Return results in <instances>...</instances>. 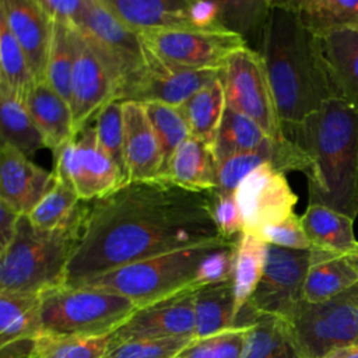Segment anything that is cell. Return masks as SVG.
<instances>
[{
	"mask_svg": "<svg viewBox=\"0 0 358 358\" xmlns=\"http://www.w3.org/2000/svg\"><path fill=\"white\" fill-rule=\"evenodd\" d=\"M227 242L215 225L210 193L186 190L165 178L129 182L94 200L64 284L175 250Z\"/></svg>",
	"mask_w": 358,
	"mask_h": 358,
	"instance_id": "6da1fadb",
	"label": "cell"
},
{
	"mask_svg": "<svg viewBox=\"0 0 358 358\" xmlns=\"http://www.w3.org/2000/svg\"><path fill=\"white\" fill-rule=\"evenodd\" d=\"M259 53L284 134L338 98L322 38L302 24L288 0H271Z\"/></svg>",
	"mask_w": 358,
	"mask_h": 358,
	"instance_id": "7a4b0ae2",
	"label": "cell"
},
{
	"mask_svg": "<svg viewBox=\"0 0 358 358\" xmlns=\"http://www.w3.org/2000/svg\"><path fill=\"white\" fill-rule=\"evenodd\" d=\"M312 161L308 204L358 217V112L343 99L326 102L285 133Z\"/></svg>",
	"mask_w": 358,
	"mask_h": 358,
	"instance_id": "3957f363",
	"label": "cell"
},
{
	"mask_svg": "<svg viewBox=\"0 0 358 358\" xmlns=\"http://www.w3.org/2000/svg\"><path fill=\"white\" fill-rule=\"evenodd\" d=\"M90 203L81 201L73 218L53 231L38 229L22 215L13 242L0 252V292L41 295L63 285Z\"/></svg>",
	"mask_w": 358,
	"mask_h": 358,
	"instance_id": "277c9868",
	"label": "cell"
},
{
	"mask_svg": "<svg viewBox=\"0 0 358 358\" xmlns=\"http://www.w3.org/2000/svg\"><path fill=\"white\" fill-rule=\"evenodd\" d=\"M201 245L138 260L91 277L78 285L119 294L138 309L171 298L187 289L199 288L197 268L203 257L215 246Z\"/></svg>",
	"mask_w": 358,
	"mask_h": 358,
	"instance_id": "5b68a950",
	"label": "cell"
},
{
	"mask_svg": "<svg viewBox=\"0 0 358 358\" xmlns=\"http://www.w3.org/2000/svg\"><path fill=\"white\" fill-rule=\"evenodd\" d=\"M137 309L130 299L115 292L59 285L41 294L42 336L106 337Z\"/></svg>",
	"mask_w": 358,
	"mask_h": 358,
	"instance_id": "8992f818",
	"label": "cell"
},
{
	"mask_svg": "<svg viewBox=\"0 0 358 358\" xmlns=\"http://www.w3.org/2000/svg\"><path fill=\"white\" fill-rule=\"evenodd\" d=\"M287 322L302 358L358 345V284L324 302L302 301Z\"/></svg>",
	"mask_w": 358,
	"mask_h": 358,
	"instance_id": "52a82bcc",
	"label": "cell"
},
{
	"mask_svg": "<svg viewBox=\"0 0 358 358\" xmlns=\"http://www.w3.org/2000/svg\"><path fill=\"white\" fill-rule=\"evenodd\" d=\"M120 85L144 63L145 45L136 31L115 15L102 0H85L84 10L73 27Z\"/></svg>",
	"mask_w": 358,
	"mask_h": 358,
	"instance_id": "ba28073f",
	"label": "cell"
},
{
	"mask_svg": "<svg viewBox=\"0 0 358 358\" xmlns=\"http://www.w3.org/2000/svg\"><path fill=\"white\" fill-rule=\"evenodd\" d=\"M55 155V178L73 189L80 200L102 199L127 183L117 165L102 150L94 124L81 129Z\"/></svg>",
	"mask_w": 358,
	"mask_h": 358,
	"instance_id": "9c48e42d",
	"label": "cell"
},
{
	"mask_svg": "<svg viewBox=\"0 0 358 358\" xmlns=\"http://www.w3.org/2000/svg\"><path fill=\"white\" fill-rule=\"evenodd\" d=\"M227 106L257 123L273 140L285 138L273 91L259 52L248 45L235 50L222 69Z\"/></svg>",
	"mask_w": 358,
	"mask_h": 358,
	"instance_id": "30bf717a",
	"label": "cell"
},
{
	"mask_svg": "<svg viewBox=\"0 0 358 358\" xmlns=\"http://www.w3.org/2000/svg\"><path fill=\"white\" fill-rule=\"evenodd\" d=\"M221 76L222 70H194L175 64L145 45L143 66L120 85L116 99L180 106L194 92Z\"/></svg>",
	"mask_w": 358,
	"mask_h": 358,
	"instance_id": "8fae6325",
	"label": "cell"
},
{
	"mask_svg": "<svg viewBox=\"0 0 358 358\" xmlns=\"http://www.w3.org/2000/svg\"><path fill=\"white\" fill-rule=\"evenodd\" d=\"M310 256V250L267 245L263 275L246 305L257 313L288 320L303 301V284Z\"/></svg>",
	"mask_w": 358,
	"mask_h": 358,
	"instance_id": "7c38bea8",
	"label": "cell"
},
{
	"mask_svg": "<svg viewBox=\"0 0 358 358\" xmlns=\"http://www.w3.org/2000/svg\"><path fill=\"white\" fill-rule=\"evenodd\" d=\"M158 56L194 70H222L228 57L246 46V39L232 31L172 29L140 34Z\"/></svg>",
	"mask_w": 358,
	"mask_h": 358,
	"instance_id": "4fadbf2b",
	"label": "cell"
},
{
	"mask_svg": "<svg viewBox=\"0 0 358 358\" xmlns=\"http://www.w3.org/2000/svg\"><path fill=\"white\" fill-rule=\"evenodd\" d=\"M243 218V232L259 236L260 231L291 214L298 203L285 173L264 164L250 172L235 192Z\"/></svg>",
	"mask_w": 358,
	"mask_h": 358,
	"instance_id": "5bb4252c",
	"label": "cell"
},
{
	"mask_svg": "<svg viewBox=\"0 0 358 358\" xmlns=\"http://www.w3.org/2000/svg\"><path fill=\"white\" fill-rule=\"evenodd\" d=\"M196 289H187L137 309L109 336V345L144 338H194Z\"/></svg>",
	"mask_w": 358,
	"mask_h": 358,
	"instance_id": "9a60e30c",
	"label": "cell"
},
{
	"mask_svg": "<svg viewBox=\"0 0 358 358\" xmlns=\"http://www.w3.org/2000/svg\"><path fill=\"white\" fill-rule=\"evenodd\" d=\"M117 85L112 76L74 28V67L71 101L74 130L91 124L101 109L116 99Z\"/></svg>",
	"mask_w": 358,
	"mask_h": 358,
	"instance_id": "2e32d148",
	"label": "cell"
},
{
	"mask_svg": "<svg viewBox=\"0 0 358 358\" xmlns=\"http://www.w3.org/2000/svg\"><path fill=\"white\" fill-rule=\"evenodd\" d=\"M0 15L24 50L36 81L46 78L53 21L39 0H1Z\"/></svg>",
	"mask_w": 358,
	"mask_h": 358,
	"instance_id": "e0dca14e",
	"label": "cell"
},
{
	"mask_svg": "<svg viewBox=\"0 0 358 358\" xmlns=\"http://www.w3.org/2000/svg\"><path fill=\"white\" fill-rule=\"evenodd\" d=\"M53 172L38 166L17 148H0V199L20 214L28 215L55 185Z\"/></svg>",
	"mask_w": 358,
	"mask_h": 358,
	"instance_id": "ac0fdd59",
	"label": "cell"
},
{
	"mask_svg": "<svg viewBox=\"0 0 358 358\" xmlns=\"http://www.w3.org/2000/svg\"><path fill=\"white\" fill-rule=\"evenodd\" d=\"M123 148L129 182L161 178L162 154L144 103L123 102Z\"/></svg>",
	"mask_w": 358,
	"mask_h": 358,
	"instance_id": "d6986e66",
	"label": "cell"
},
{
	"mask_svg": "<svg viewBox=\"0 0 358 358\" xmlns=\"http://www.w3.org/2000/svg\"><path fill=\"white\" fill-rule=\"evenodd\" d=\"M310 253L303 284L305 302H324L358 284V248L345 253L310 249Z\"/></svg>",
	"mask_w": 358,
	"mask_h": 358,
	"instance_id": "ffe728a7",
	"label": "cell"
},
{
	"mask_svg": "<svg viewBox=\"0 0 358 358\" xmlns=\"http://www.w3.org/2000/svg\"><path fill=\"white\" fill-rule=\"evenodd\" d=\"M25 103L43 138L45 147L52 150V152H56L74 137L71 106L46 80L35 81L27 94Z\"/></svg>",
	"mask_w": 358,
	"mask_h": 358,
	"instance_id": "44dd1931",
	"label": "cell"
},
{
	"mask_svg": "<svg viewBox=\"0 0 358 358\" xmlns=\"http://www.w3.org/2000/svg\"><path fill=\"white\" fill-rule=\"evenodd\" d=\"M137 34L150 31L194 29L187 17L189 0H102Z\"/></svg>",
	"mask_w": 358,
	"mask_h": 358,
	"instance_id": "7402d4cb",
	"label": "cell"
},
{
	"mask_svg": "<svg viewBox=\"0 0 358 358\" xmlns=\"http://www.w3.org/2000/svg\"><path fill=\"white\" fill-rule=\"evenodd\" d=\"M162 178L197 193L217 190L218 161L213 147L193 136L187 137L173 152Z\"/></svg>",
	"mask_w": 358,
	"mask_h": 358,
	"instance_id": "603a6c76",
	"label": "cell"
},
{
	"mask_svg": "<svg viewBox=\"0 0 358 358\" xmlns=\"http://www.w3.org/2000/svg\"><path fill=\"white\" fill-rule=\"evenodd\" d=\"M248 326V343L242 358H302L285 319L257 313L245 305L236 316L235 327Z\"/></svg>",
	"mask_w": 358,
	"mask_h": 358,
	"instance_id": "cb8c5ba5",
	"label": "cell"
},
{
	"mask_svg": "<svg viewBox=\"0 0 358 358\" xmlns=\"http://www.w3.org/2000/svg\"><path fill=\"white\" fill-rule=\"evenodd\" d=\"M322 43L338 98L358 112V32L337 31Z\"/></svg>",
	"mask_w": 358,
	"mask_h": 358,
	"instance_id": "d4e9b609",
	"label": "cell"
},
{
	"mask_svg": "<svg viewBox=\"0 0 358 358\" xmlns=\"http://www.w3.org/2000/svg\"><path fill=\"white\" fill-rule=\"evenodd\" d=\"M301 220L312 249L345 253L358 248L354 220L345 214L322 204H308Z\"/></svg>",
	"mask_w": 358,
	"mask_h": 358,
	"instance_id": "484cf974",
	"label": "cell"
},
{
	"mask_svg": "<svg viewBox=\"0 0 358 358\" xmlns=\"http://www.w3.org/2000/svg\"><path fill=\"white\" fill-rule=\"evenodd\" d=\"M236 316L232 280L203 285L194 291V338L234 329Z\"/></svg>",
	"mask_w": 358,
	"mask_h": 358,
	"instance_id": "4316f807",
	"label": "cell"
},
{
	"mask_svg": "<svg viewBox=\"0 0 358 358\" xmlns=\"http://www.w3.org/2000/svg\"><path fill=\"white\" fill-rule=\"evenodd\" d=\"M225 106V91L221 76L194 92L179 106V110L189 126L190 136L213 147Z\"/></svg>",
	"mask_w": 358,
	"mask_h": 358,
	"instance_id": "83f0119b",
	"label": "cell"
},
{
	"mask_svg": "<svg viewBox=\"0 0 358 358\" xmlns=\"http://www.w3.org/2000/svg\"><path fill=\"white\" fill-rule=\"evenodd\" d=\"M302 24L323 38L337 31L358 32V0H288Z\"/></svg>",
	"mask_w": 358,
	"mask_h": 358,
	"instance_id": "f1b7e54d",
	"label": "cell"
},
{
	"mask_svg": "<svg viewBox=\"0 0 358 358\" xmlns=\"http://www.w3.org/2000/svg\"><path fill=\"white\" fill-rule=\"evenodd\" d=\"M1 144H8L31 158L45 147L43 138L35 126L25 99L0 85Z\"/></svg>",
	"mask_w": 358,
	"mask_h": 358,
	"instance_id": "f546056e",
	"label": "cell"
},
{
	"mask_svg": "<svg viewBox=\"0 0 358 358\" xmlns=\"http://www.w3.org/2000/svg\"><path fill=\"white\" fill-rule=\"evenodd\" d=\"M42 337L41 295L0 292V345Z\"/></svg>",
	"mask_w": 358,
	"mask_h": 358,
	"instance_id": "4dcf8cb0",
	"label": "cell"
},
{
	"mask_svg": "<svg viewBox=\"0 0 358 358\" xmlns=\"http://www.w3.org/2000/svg\"><path fill=\"white\" fill-rule=\"evenodd\" d=\"M266 256L267 243L256 235L243 232L235 243L232 285L238 313L246 305L263 275Z\"/></svg>",
	"mask_w": 358,
	"mask_h": 358,
	"instance_id": "1f68e13d",
	"label": "cell"
},
{
	"mask_svg": "<svg viewBox=\"0 0 358 358\" xmlns=\"http://www.w3.org/2000/svg\"><path fill=\"white\" fill-rule=\"evenodd\" d=\"M268 140L270 137L257 123L238 110L225 106L213 151L217 161L221 162L231 155L257 150Z\"/></svg>",
	"mask_w": 358,
	"mask_h": 358,
	"instance_id": "d6a6232c",
	"label": "cell"
},
{
	"mask_svg": "<svg viewBox=\"0 0 358 358\" xmlns=\"http://www.w3.org/2000/svg\"><path fill=\"white\" fill-rule=\"evenodd\" d=\"M74 67V28L62 21H53V35L46 67V81L70 103Z\"/></svg>",
	"mask_w": 358,
	"mask_h": 358,
	"instance_id": "836d02e7",
	"label": "cell"
},
{
	"mask_svg": "<svg viewBox=\"0 0 358 358\" xmlns=\"http://www.w3.org/2000/svg\"><path fill=\"white\" fill-rule=\"evenodd\" d=\"M35 81L24 50L0 15V85L25 99Z\"/></svg>",
	"mask_w": 358,
	"mask_h": 358,
	"instance_id": "e575fe53",
	"label": "cell"
},
{
	"mask_svg": "<svg viewBox=\"0 0 358 358\" xmlns=\"http://www.w3.org/2000/svg\"><path fill=\"white\" fill-rule=\"evenodd\" d=\"M144 106L161 148L162 178L176 148L187 137H190V130L183 115L179 110V106H172L161 102H148L144 103Z\"/></svg>",
	"mask_w": 358,
	"mask_h": 358,
	"instance_id": "d590c367",
	"label": "cell"
},
{
	"mask_svg": "<svg viewBox=\"0 0 358 358\" xmlns=\"http://www.w3.org/2000/svg\"><path fill=\"white\" fill-rule=\"evenodd\" d=\"M81 201L73 189L56 179L55 185L27 217L35 228L53 231L73 218Z\"/></svg>",
	"mask_w": 358,
	"mask_h": 358,
	"instance_id": "8d00e7d4",
	"label": "cell"
},
{
	"mask_svg": "<svg viewBox=\"0 0 358 358\" xmlns=\"http://www.w3.org/2000/svg\"><path fill=\"white\" fill-rule=\"evenodd\" d=\"M249 326L234 327L211 336L192 338L175 358H242Z\"/></svg>",
	"mask_w": 358,
	"mask_h": 358,
	"instance_id": "74e56055",
	"label": "cell"
},
{
	"mask_svg": "<svg viewBox=\"0 0 358 358\" xmlns=\"http://www.w3.org/2000/svg\"><path fill=\"white\" fill-rule=\"evenodd\" d=\"M92 123L99 145L129 182L123 148V101H110L101 109Z\"/></svg>",
	"mask_w": 358,
	"mask_h": 358,
	"instance_id": "f35d334b",
	"label": "cell"
},
{
	"mask_svg": "<svg viewBox=\"0 0 358 358\" xmlns=\"http://www.w3.org/2000/svg\"><path fill=\"white\" fill-rule=\"evenodd\" d=\"M271 0H225L221 1L220 24L225 31L245 35L259 29L263 32Z\"/></svg>",
	"mask_w": 358,
	"mask_h": 358,
	"instance_id": "ab89813d",
	"label": "cell"
},
{
	"mask_svg": "<svg viewBox=\"0 0 358 358\" xmlns=\"http://www.w3.org/2000/svg\"><path fill=\"white\" fill-rule=\"evenodd\" d=\"M109 348L106 337H49L38 338L36 358H102Z\"/></svg>",
	"mask_w": 358,
	"mask_h": 358,
	"instance_id": "60d3db41",
	"label": "cell"
},
{
	"mask_svg": "<svg viewBox=\"0 0 358 358\" xmlns=\"http://www.w3.org/2000/svg\"><path fill=\"white\" fill-rule=\"evenodd\" d=\"M192 338H144L109 345L102 358H175Z\"/></svg>",
	"mask_w": 358,
	"mask_h": 358,
	"instance_id": "b9f144b4",
	"label": "cell"
},
{
	"mask_svg": "<svg viewBox=\"0 0 358 358\" xmlns=\"http://www.w3.org/2000/svg\"><path fill=\"white\" fill-rule=\"evenodd\" d=\"M211 210L220 235L227 242H236L243 234V218L235 193L210 192Z\"/></svg>",
	"mask_w": 358,
	"mask_h": 358,
	"instance_id": "7bdbcfd3",
	"label": "cell"
},
{
	"mask_svg": "<svg viewBox=\"0 0 358 358\" xmlns=\"http://www.w3.org/2000/svg\"><path fill=\"white\" fill-rule=\"evenodd\" d=\"M236 242H225L213 248L200 262L197 268V287L232 280L234 253Z\"/></svg>",
	"mask_w": 358,
	"mask_h": 358,
	"instance_id": "ee69618b",
	"label": "cell"
},
{
	"mask_svg": "<svg viewBox=\"0 0 358 358\" xmlns=\"http://www.w3.org/2000/svg\"><path fill=\"white\" fill-rule=\"evenodd\" d=\"M259 238L263 239L267 245H274L285 249H294V250L312 249V245L302 225V220L295 213L277 224L264 227L260 231Z\"/></svg>",
	"mask_w": 358,
	"mask_h": 358,
	"instance_id": "f6af8a7d",
	"label": "cell"
},
{
	"mask_svg": "<svg viewBox=\"0 0 358 358\" xmlns=\"http://www.w3.org/2000/svg\"><path fill=\"white\" fill-rule=\"evenodd\" d=\"M187 17L194 29L225 31L221 28V1L189 0Z\"/></svg>",
	"mask_w": 358,
	"mask_h": 358,
	"instance_id": "bcb514c9",
	"label": "cell"
},
{
	"mask_svg": "<svg viewBox=\"0 0 358 358\" xmlns=\"http://www.w3.org/2000/svg\"><path fill=\"white\" fill-rule=\"evenodd\" d=\"M52 21H62L74 27L84 10L85 0H39Z\"/></svg>",
	"mask_w": 358,
	"mask_h": 358,
	"instance_id": "7dc6e473",
	"label": "cell"
},
{
	"mask_svg": "<svg viewBox=\"0 0 358 358\" xmlns=\"http://www.w3.org/2000/svg\"><path fill=\"white\" fill-rule=\"evenodd\" d=\"M21 217L22 214L0 199V252L6 250L13 242Z\"/></svg>",
	"mask_w": 358,
	"mask_h": 358,
	"instance_id": "c3c4849f",
	"label": "cell"
},
{
	"mask_svg": "<svg viewBox=\"0 0 358 358\" xmlns=\"http://www.w3.org/2000/svg\"><path fill=\"white\" fill-rule=\"evenodd\" d=\"M38 351V338H22L0 345V358H34Z\"/></svg>",
	"mask_w": 358,
	"mask_h": 358,
	"instance_id": "681fc988",
	"label": "cell"
},
{
	"mask_svg": "<svg viewBox=\"0 0 358 358\" xmlns=\"http://www.w3.org/2000/svg\"><path fill=\"white\" fill-rule=\"evenodd\" d=\"M323 358H358V345L338 348L336 351H331Z\"/></svg>",
	"mask_w": 358,
	"mask_h": 358,
	"instance_id": "f907efd6",
	"label": "cell"
},
{
	"mask_svg": "<svg viewBox=\"0 0 358 358\" xmlns=\"http://www.w3.org/2000/svg\"><path fill=\"white\" fill-rule=\"evenodd\" d=\"M34 358H36V355H35V357H34Z\"/></svg>",
	"mask_w": 358,
	"mask_h": 358,
	"instance_id": "816d5d0a",
	"label": "cell"
}]
</instances>
